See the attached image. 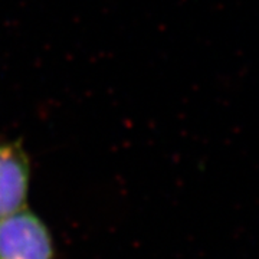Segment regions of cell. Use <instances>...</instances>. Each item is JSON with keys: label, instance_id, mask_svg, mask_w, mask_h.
<instances>
[{"label": "cell", "instance_id": "1", "mask_svg": "<svg viewBox=\"0 0 259 259\" xmlns=\"http://www.w3.org/2000/svg\"><path fill=\"white\" fill-rule=\"evenodd\" d=\"M0 259H55L52 233L28 207L0 219Z\"/></svg>", "mask_w": 259, "mask_h": 259}, {"label": "cell", "instance_id": "2", "mask_svg": "<svg viewBox=\"0 0 259 259\" xmlns=\"http://www.w3.org/2000/svg\"><path fill=\"white\" fill-rule=\"evenodd\" d=\"M32 167L23 144L0 140V219L26 207Z\"/></svg>", "mask_w": 259, "mask_h": 259}]
</instances>
